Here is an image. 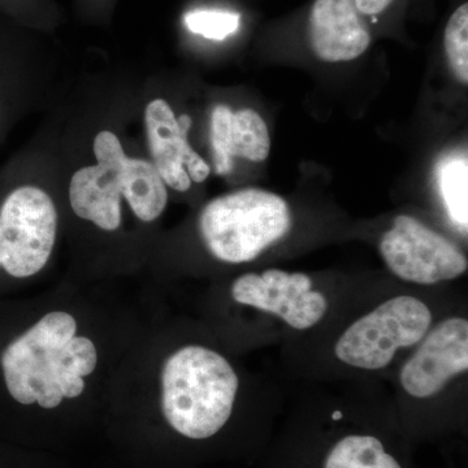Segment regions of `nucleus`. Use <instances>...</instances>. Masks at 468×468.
<instances>
[{"instance_id":"nucleus-17","label":"nucleus","mask_w":468,"mask_h":468,"mask_svg":"<svg viewBox=\"0 0 468 468\" xmlns=\"http://www.w3.org/2000/svg\"><path fill=\"white\" fill-rule=\"evenodd\" d=\"M0 468H52L43 466L39 460L21 454L14 449L0 446Z\"/></svg>"},{"instance_id":"nucleus-7","label":"nucleus","mask_w":468,"mask_h":468,"mask_svg":"<svg viewBox=\"0 0 468 468\" xmlns=\"http://www.w3.org/2000/svg\"><path fill=\"white\" fill-rule=\"evenodd\" d=\"M380 254L393 275L417 285L451 282L468 268L454 243L410 215L394 218L381 237Z\"/></svg>"},{"instance_id":"nucleus-13","label":"nucleus","mask_w":468,"mask_h":468,"mask_svg":"<svg viewBox=\"0 0 468 468\" xmlns=\"http://www.w3.org/2000/svg\"><path fill=\"white\" fill-rule=\"evenodd\" d=\"M323 468H402L378 437L347 435L332 446Z\"/></svg>"},{"instance_id":"nucleus-18","label":"nucleus","mask_w":468,"mask_h":468,"mask_svg":"<svg viewBox=\"0 0 468 468\" xmlns=\"http://www.w3.org/2000/svg\"><path fill=\"white\" fill-rule=\"evenodd\" d=\"M356 9L363 15H378L389 7L393 0H354Z\"/></svg>"},{"instance_id":"nucleus-4","label":"nucleus","mask_w":468,"mask_h":468,"mask_svg":"<svg viewBox=\"0 0 468 468\" xmlns=\"http://www.w3.org/2000/svg\"><path fill=\"white\" fill-rule=\"evenodd\" d=\"M291 227V208L285 199L255 187L212 199L198 218L203 245L212 257L228 264L257 260L284 239Z\"/></svg>"},{"instance_id":"nucleus-8","label":"nucleus","mask_w":468,"mask_h":468,"mask_svg":"<svg viewBox=\"0 0 468 468\" xmlns=\"http://www.w3.org/2000/svg\"><path fill=\"white\" fill-rule=\"evenodd\" d=\"M230 295L237 303L275 315L295 331L318 325L329 307L325 295L314 289L306 273L276 268L239 276L234 280Z\"/></svg>"},{"instance_id":"nucleus-5","label":"nucleus","mask_w":468,"mask_h":468,"mask_svg":"<svg viewBox=\"0 0 468 468\" xmlns=\"http://www.w3.org/2000/svg\"><path fill=\"white\" fill-rule=\"evenodd\" d=\"M432 322L426 302L397 295L347 326L335 345V356L350 367L378 371L388 367L399 351L420 343Z\"/></svg>"},{"instance_id":"nucleus-12","label":"nucleus","mask_w":468,"mask_h":468,"mask_svg":"<svg viewBox=\"0 0 468 468\" xmlns=\"http://www.w3.org/2000/svg\"><path fill=\"white\" fill-rule=\"evenodd\" d=\"M211 147L217 174L226 176L233 159L264 162L270 155V132L257 111H232L218 104L211 113Z\"/></svg>"},{"instance_id":"nucleus-14","label":"nucleus","mask_w":468,"mask_h":468,"mask_svg":"<svg viewBox=\"0 0 468 468\" xmlns=\"http://www.w3.org/2000/svg\"><path fill=\"white\" fill-rule=\"evenodd\" d=\"M437 181L446 212L464 233L468 226L467 156L454 155L443 160L437 169Z\"/></svg>"},{"instance_id":"nucleus-10","label":"nucleus","mask_w":468,"mask_h":468,"mask_svg":"<svg viewBox=\"0 0 468 468\" xmlns=\"http://www.w3.org/2000/svg\"><path fill=\"white\" fill-rule=\"evenodd\" d=\"M189 116L176 117L165 100L151 101L144 110V126L153 156V165L167 187L176 192H187L192 183L207 180L211 168L190 146L187 140Z\"/></svg>"},{"instance_id":"nucleus-11","label":"nucleus","mask_w":468,"mask_h":468,"mask_svg":"<svg viewBox=\"0 0 468 468\" xmlns=\"http://www.w3.org/2000/svg\"><path fill=\"white\" fill-rule=\"evenodd\" d=\"M309 34L316 57L328 63L354 60L371 42L354 0H315Z\"/></svg>"},{"instance_id":"nucleus-16","label":"nucleus","mask_w":468,"mask_h":468,"mask_svg":"<svg viewBox=\"0 0 468 468\" xmlns=\"http://www.w3.org/2000/svg\"><path fill=\"white\" fill-rule=\"evenodd\" d=\"M185 24L190 32L221 41L239 29V16L232 12L194 11L186 14Z\"/></svg>"},{"instance_id":"nucleus-6","label":"nucleus","mask_w":468,"mask_h":468,"mask_svg":"<svg viewBox=\"0 0 468 468\" xmlns=\"http://www.w3.org/2000/svg\"><path fill=\"white\" fill-rule=\"evenodd\" d=\"M58 209L34 185L15 187L0 203V270L30 279L50 261L58 236Z\"/></svg>"},{"instance_id":"nucleus-2","label":"nucleus","mask_w":468,"mask_h":468,"mask_svg":"<svg viewBox=\"0 0 468 468\" xmlns=\"http://www.w3.org/2000/svg\"><path fill=\"white\" fill-rule=\"evenodd\" d=\"M239 378L226 356L202 345H186L165 359L160 377V412L176 436L206 441L232 418Z\"/></svg>"},{"instance_id":"nucleus-1","label":"nucleus","mask_w":468,"mask_h":468,"mask_svg":"<svg viewBox=\"0 0 468 468\" xmlns=\"http://www.w3.org/2000/svg\"><path fill=\"white\" fill-rule=\"evenodd\" d=\"M92 149L97 163L70 178L69 203L77 217L104 232H115L122 226V198L144 223L162 217L168 203L167 185L153 163L126 156L111 131L95 135Z\"/></svg>"},{"instance_id":"nucleus-15","label":"nucleus","mask_w":468,"mask_h":468,"mask_svg":"<svg viewBox=\"0 0 468 468\" xmlns=\"http://www.w3.org/2000/svg\"><path fill=\"white\" fill-rule=\"evenodd\" d=\"M446 57L449 66L458 81L467 85L468 82V5H462L452 15L445 29Z\"/></svg>"},{"instance_id":"nucleus-9","label":"nucleus","mask_w":468,"mask_h":468,"mask_svg":"<svg viewBox=\"0 0 468 468\" xmlns=\"http://www.w3.org/2000/svg\"><path fill=\"white\" fill-rule=\"evenodd\" d=\"M468 368V322L452 316L431 326L399 372L402 389L412 399H432Z\"/></svg>"},{"instance_id":"nucleus-3","label":"nucleus","mask_w":468,"mask_h":468,"mask_svg":"<svg viewBox=\"0 0 468 468\" xmlns=\"http://www.w3.org/2000/svg\"><path fill=\"white\" fill-rule=\"evenodd\" d=\"M77 331L75 316L51 311L5 347L0 368L15 402L54 410L84 393L85 378L80 377L69 347Z\"/></svg>"}]
</instances>
